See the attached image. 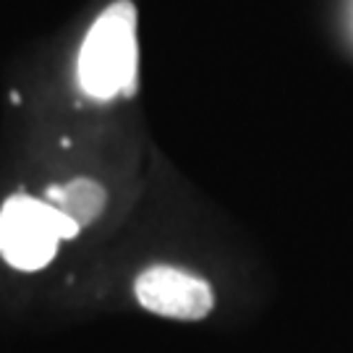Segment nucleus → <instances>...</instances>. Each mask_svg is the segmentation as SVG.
<instances>
[{
	"mask_svg": "<svg viewBox=\"0 0 353 353\" xmlns=\"http://www.w3.org/2000/svg\"><path fill=\"white\" fill-rule=\"evenodd\" d=\"M48 204H52L58 212L71 217L79 228L92 225L105 210L108 194L97 181L92 178H76L65 186H52L48 189Z\"/></svg>",
	"mask_w": 353,
	"mask_h": 353,
	"instance_id": "nucleus-4",
	"label": "nucleus"
},
{
	"mask_svg": "<svg viewBox=\"0 0 353 353\" xmlns=\"http://www.w3.org/2000/svg\"><path fill=\"white\" fill-rule=\"evenodd\" d=\"M134 296L147 312L178 322H196L214 309L212 285L189 270L170 265H154L139 272Z\"/></svg>",
	"mask_w": 353,
	"mask_h": 353,
	"instance_id": "nucleus-3",
	"label": "nucleus"
},
{
	"mask_svg": "<svg viewBox=\"0 0 353 353\" xmlns=\"http://www.w3.org/2000/svg\"><path fill=\"white\" fill-rule=\"evenodd\" d=\"M139 42H137V6L115 0L94 19L79 50V87L92 100L131 97L137 92Z\"/></svg>",
	"mask_w": 353,
	"mask_h": 353,
	"instance_id": "nucleus-1",
	"label": "nucleus"
},
{
	"mask_svg": "<svg viewBox=\"0 0 353 353\" xmlns=\"http://www.w3.org/2000/svg\"><path fill=\"white\" fill-rule=\"evenodd\" d=\"M81 228L52 204L29 194H13L0 207V256L21 272H37L52 262L61 241Z\"/></svg>",
	"mask_w": 353,
	"mask_h": 353,
	"instance_id": "nucleus-2",
	"label": "nucleus"
}]
</instances>
